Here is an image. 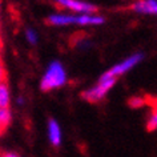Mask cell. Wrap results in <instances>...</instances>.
Segmentation results:
<instances>
[{
    "label": "cell",
    "instance_id": "10",
    "mask_svg": "<svg viewBox=\"0 0 157 157\" xmlns=\"http://www.w3.org/2000/svg\"><path fill=\"white\" fill-rule=\"evenodd\" d=\"M10 123H11V113L8 111V108L0 109V124H2V127L4 129H7Z\"/></svg>",
    "mask_w": 157,
    "mask_h": 157
},
{
    "label": "cell",
    "instance_id": "15",
    "mask_svg": "<svg viewBox=\"0 0 157 157\" xmlns=\"http://www.w3.org/2000/svg\"><path fill=\"white\" fill-rule=\"evenodd\" d=\"M0 157H19V156L15 155V153H2Z\"/></svg>",
    "mask_w": 157,
    "mask_h": 157
},
{
    "label": "cell",
    "instance_id": "12",
    "mask_svg": "<svg viewBox=\"0 0 157 157\" xmlns=\"http://www.w3.org/2000/svg\"><path fill=\"white\" fill-rule=\"evenodd\" d=\"M129 105H131L132 108H140L145 105V100L141 99V97H132L131 100H129Z\"/></svg>",
    "mask_w": 157,
    "mask_h": 157
},
{
    "label": "cell",
    "instance_id": "8",
    "mask_svg": "<svg viewBox=\"0 0 157 157\" xmlns=\"http://www.w3.org/2000/svg\"><path fill=\"white\" fill-rule=\"evenodd\" d=\"M10 105V91L6 83L0 84V109H6Z\"/></svg>",
    "mask_w": 157,
    "mask_h": 157
},
{
    "label": "cell",
    "instance_id": "3",
    "mask_svg": "<svg viewBox=\"0 0 157 157\" xmlns=\"http://www.w3.org/2000/svg\"><path fill=\"white\" fill-rule=\"evenodd\" d=\"M141 57H143L141 55H133V56L127 59V60H124L123 63H120V64H117L116 67H113V68L111 71H108L103 77L104 78H115V76H117V75H121V73L127 72L129 68H132L136 63H139L141 60Z\"/></svg>",
    "mask_w": 157,
    "mask_h": 157
},
{
    "label": "cell",
    "instance_id": "6",
    "mask_svg": "<svg viewBox=\"0 0 157 157\" xmlns=\"http://www.w3.org/2000/svg\"><path fill=\"white\" fill-rule=\"evenodd\" d=\"M133 10L137 12H144V13H153L157 12V3L156 0H141L133 6Z\"/></svg>",
    "mask_w": 157,
    "mask_h": 157
},
{
    "label": "cell",
    "instance_id": "9",
    "mask_svg": "<svg viewBox=\"0 0 157 157\" xmlns=\"http://www.w3.org/2000/svg\"><path fill=\"white\" fill-rule=\"evenodd\" d=\"M76 21L78 24H101L104 21L103 17H95V16H88V15H84V16H80L76 19Z\"/></svg>",
    "mask_w": 157,
    "mask_h": 157
},
{
    "label": "cell",
    "instance_id": "1",
    "mask_svg": "<svg viewBox=\"0 0 157 157\" xmlns=\"http://www.w3.org/2000/svg\"><path fill=\"white\" fill-rule=\"evenodd\" d=\"M67 76H65V71L61 67L60 63L55 61L51 64V67L47 71L45 76L41 80V89L43 91H49L52 88L61 87L63 84H65Z\"/></svg>",
    "mask_w": 157,
    "mask_h": 157
},
{
    "label": "cell",
    "instance_id": "7",
    "mask_svg": "<svg viewBox=\"0 0 157 157\" xmlns=\"http://www.w3.org/2000/svg\"><path fill=\"white\" fill-rule=\"evenodd\" d=\"M47 23L53 25H65V24H71V23H76V17L65 16V15H53V16L48 17Z\"/></svg>",
    "mask_w": 157,
    "mask_h": 157
},
{
    "label": "cell",
    "instance_id": "2",
    "mask_svg": "<svg viewBox=\"0 0 157 157\" xmlns=\"http://www.w3.org/2000/svg\"><path fill=\"white\" fill-rule=\"evenodd\" d=\"M115 81H116L115 78H104V77H101L100 83L97 84L95 88H92V89H89V91L84 92L83 97L87 101H91V103H97V101L103 99V97L105 96V93H107L109 89L113 87Z\"/></svg>",
    "mask_w": 157,
    "mask_h": 157
},
{
    "label": "cell",
    "instance_id": "5",
    "mask_svg": "<svg viewBox=\"0 0 157 157\" xmlns=\"http://www.w3.org/2000/svg\"><path fill=\"white\" fill-rule=\"evenodd\" d=\"M48 136H49V141L53 147H60L61 144V131L59 127L57 121L51 119L48 123Z\"/></svg>",
    "mask_w": 157,
    "mask_h": 157
},
{
    "label": "cell",
    "instance_id": "11",
    "mask_svg": "<svg viewBox=\"0 0 157 157\" xmlns=\"http://www.w3.org/2000/svg\"><path fill=\"white\" fill-rule=\"evenodd\" d=\"M156 128H157V113H156V109H153L152 115H151V117H149V120H148L147 129L149 132H153V131H156Z\"/></svg>",
    "mask_w": 157,
    "mask_h": 157
},
{
    "label": "cell",
    "instance_id": "13",
    "mask_svg": "<svg viewBox=\"0 0 157 157\" xmlns=\"http://www.w3.org/2000/svg\"><path fill=\"white\" fill-rule=\"evenodd\" d=\"M7 81V71L4 68V64H3V61L0 60V84L6 83Z\"/></svg>",
    "mask_w": 157,
    "mask_h": 157
},
{
    "label": "cell",
    "instance_id": "14",
    "mask_svg": "<svg viewBox=\"0 0 157 157\" xmlns=\"http://www.w3.org/2000/svg\"><path fill=\"white\" fill-rule=\"evenodd\" d=\"M27 36H28V39H29L31 43H35V41H36V35H35L33 31H28V32H27Z\"/></svg>",
    "mask_w": 157,
    "mask_h": 157
},
{
    "label": "cell",
    "instance_id": "4",
    "mask_svg": "<svg viewBox=\"0 0 157 157\" xmlns=\"http://www.w3.org/2000/svg\"><path fill=\"white\" fill-rule=\"evenodd\" d=\"M57 2L60 6L67 7L69 10L77 11V12H95L96 7L92 4H88V3H83L78 2V0H55Z\"/></svg>",
    "mask_w": 157,
    "mask_h": 157
},
{
    "label": "cell",
    "instance_id": "16",
    "mask_svg": "<svg viewBox=\"0 0 157 157\" xmlns=\"http://www.w3.org/2000/svg\"><path fill=\"white\" fill-rule=\"evenodd\" d=\"M4 131H6V129H4V128H3V127H2V124H0V135H2V133H3V132H4Z\"/></svg>",
    "mask_w": 157,
    "mask_h": 157
},
{
    "label": "cell",
    "instance_id": "17",
    "mask_svg": "<svg viewBox=\"0 0 157 157\" xmlns=\"http://www.w3.org/2000/svg\"><path fill=\"white\" fill-rule=\"evenodd\" d=\"M2 47H3V43H2V40H0V51H2Z\"/></svg>",
    "mask_w": 157,
    "mask_h": 157
}]
</instances>
